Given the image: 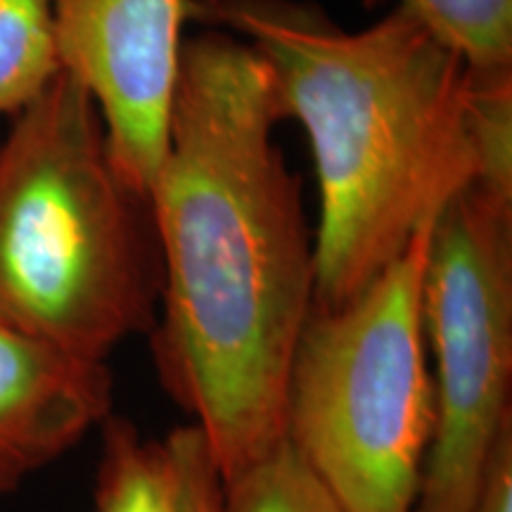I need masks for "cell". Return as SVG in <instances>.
<instances>
[{"label":"cell","instance_id":"30bf717a","mask_svg":"<svg viewBox=\"0 0 512 512\" xmlns=\"http://www.w3.org/2000/svg\"><path fill=\"white\" fill-rule=\"evenodd\" d=\"M465 140L472 185L512 204V64L470 67Z\"/></svg>","mask_w":512,"mask_h":512},{"label":"cell","instance_id":"8992f818","mask_svg":"<svg viewBox=\"0 0 512 512\" xmlns=\"http://www.w3.org/2000/svg\"><path fill=\"white\" fill-rule=\"evenodd\" d=\"M62 72L86 88L119 174L150 195L169 145L188 0H53Z\"/></svg>","mask_w":512,"mask_h":512},{"label":"cell","instance_id":"7c38bea8","mask_svg":"<svg viewBox=\"0 0 512 512\" xmlns=\"http://www.w3.org/2000/svg\"><path fill=\"white\" fill-rule=\"evenodd\" d=\"M387 0H363L377 8ZM432 29L470 67L512 64V0H394Z\"/></svg>","mask_w":512,"mask_h":512},{"label":"cell","instance_id":"7a4b0ae2","mask_svg":"<svg viewBox=\"0 0 512 512\" xmlns=\"http://www.w3.org/2000/svg\"><path fill=\"white\" fill-rule=\"evenodd\" d=\"M188 22L245 41L309 138L318 306L373 283L472 183L470 64L401 5L361 31L306 0H188Z\"/></svg>","mask_w":512,"mask_h":512},{"label":"cell","instance_id":"3957f363","mask_svg":"<svg viewBox=\"0 0 512 512\" xmlns=\"http://www.w3.org/2000/svg\"><path fill=\"white\" fill-rule=\"evenodd\" d=\"M159 287L150 195L119 174L93 98L60 72L0 140V320L107 363L152 330Z\"/></svg>","mask_w":512,"mask_h":512},{"label":"cell","instance_id":"5b68a950","mask_svg":"<svg viewBox=\"0 0 512 512\" xmlns=\"http://www.w3.org/2000/svg\"><path fill=\"white\" fill-rule=\"evenodd\" d=\"M422 325L434 430L413 512H467L512 427V204L465 185L427 235Z\"/></svg>","mask_w":512,"mask_h":512},{"label":"cell","instance_id":"5bb4252c","mask_svg":"<svg viewBox=\"0 0 512 512\" xmlns=\"http://www.w3.org/2000/svg\"><path fill=\"white\" fill-rule=\"evenodd\" d=\"M467 512H512V427L491 451Z\"/></svg>","mask_w":512,"mask_h":512},{"label":"cell","instance_id":"52a82bcc","mask_svg":"<svg viewBox=\"0 0 512 512\" xmlns=\"http://www.w3.org/2000/svg\"><path fill=\"white\" fill-rule=\"evenodd\" d=\"M110 413L105 361L67 354L0 320V496L100 430Z\"/></svg>","mask_w":512,"mask_h":512},{"label":"cell","instance_id":"6da1fadb","mask_svg":"<svg viewBox=\"0 0 512 512\" xmlns=\"http://www.w3.org/2000/svg\"><path fill=\"white\" fill-rule=\"evenodd\" d=\"M283 119L271 69L245 41L185 36L150 190L162 256L152 356L223 482L285 439L287 377L316 304L302 183L275 143Z\"/></svg>","mask_w":512,"mask_h":512},{"label":"cell","instance_id":"8fae6325","mask_svg":"<svg viewBox=\"0 0 512 512\" xmlns=\"http://www.w3.org/2000/svg\"><path fill=\"white\" fill-rule=\"evenodd\" d=\"M226 512H349L283 439L223 482Z\"/></svg>","mask_w":512,"mask_h":512},{"label":"cell","instance_id":"4fadbf2b","mask_svg":"<svg viewBox=\"0 0 512 512\" xmlns=\"http://www.w3.org/2000/svg\"><path fill=\"white\" fill-rule=\"evenodd\" d=\"M178 472L176 512H226L223 477L207 441L195 425L178 427L166 437Z\"/></svg>","mask_w":512,"mask_h":512},{"label":"cell","instance_id":"277c9868","mask_svg":"<svg viewBox=\"0 0 512 512\" xmlns=\"http://www.w3.org/2000/svg\"><path fill=\"white\" fill-rule=\"evenodd\" d=\"M430 226L347 302L313 304L294 349L285 439L349 512H413L418 501L434 430L422 325Z\"/></svg>","mask_w":512,"mask_h":512},{"label":"cell","instance_id":"ba28073f","mask_svg":"<svg viewBox=\"0 0 512 512\" xmlns=\"http://www.w3.org/2000/svg\"><path fill=\"white\" fill-rule=\"evenodd\" d=\"M100 430L91 512H176L178 472L166 439H145L126 418L112 413Z\"/></svg>","mask_w":512,"mask_h":512},{"label":"cell","instance_id":"9c48e42d","mask_svg":"<svg viewBox=\"0 0 512 512\" xmlns=\"http://www.w3.org/2000/svg\"><path fill=\"white\" fill-rule=\"evenodd\" d=\"M60 72L53 0H0V117L27 107Z\"/></svg>","mask_w":512,"mask_h":512}]
</instances>
